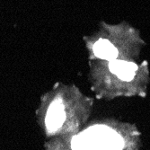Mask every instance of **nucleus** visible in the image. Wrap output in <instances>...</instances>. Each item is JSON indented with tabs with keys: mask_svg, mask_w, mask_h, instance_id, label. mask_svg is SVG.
Masks as SVG:
<instances>
[{
	"mask_svg": "<svg viewBox=\"0 0 150 150\" xmlns=\"http://www.w3.org/2000/svg\"><path fill=\"white\" fill-rule=\"evenodd\" d=\"M65 112L61 102L55 101L50 106L46 116V126L50 131L58 129L64 122Z\"/></svg>",
	"mask_w": 150,
	"mask_h": 150,
	"instance_id": "nucleus-3",
	"label": "nucleus"
},
{
	"mask_svg": "<svg viewBox=\"0 0 150 150\" xmlns=\"http://www.w3.org/2000/svg\"><path fill=\"white\" fill-rule=\"evenodd\" d=\"M109 69L112 74H115L120 79L123 81H130L135 76L138 66L132 62L113 59L110 61Z\"/></svg>",
	"mask_w": 150,
	"mask_h": 150,
	"instance_id": "nucleus-2",
	"label": "nucleus"
},
{
	"mask_svg": "<svg viewBox=\"0 0 150 150\" xmlns=\"http://www.w3.org/2000/svg\"><path fill=\"white\" fill-rule=\"evenodd\" d=\"M71 147L72 150H93L91 140L84 133H81L73 138L71 141Z\"/></svg>",
	"mask_w": 150,
	"mask_h": 150,
	"instance_id": "nucleus-5",
	"label": "nucleus"
},
{
	"mask_svg": "<svg viewBox=\"0 0 150 150\" xmlns=\"http://www.w3.org/2000/svg\"><path fill=\"white\" fill-rule=\"evenodd\" d=\"M93 52L95 56L100 59L112 61L116 59L118 56V50L108 40L101 39L93 45Z\"/></svg>",
	"mask_w": 150,
	"mask_h": 150,
	"instance_id": "nucleus-4",
	"label": "nucleus"
},
{
	"mask_svg": "<svg viewBox=\"0 0 150 150\" xmlns=\"http://www.w3.org/2000/svg\"><path fill=\"white\" fill-rule=\"evenodd\" d=\"M83 133L91 140L93 150H121L123 146L120 136L106 126H93Z\"/></svg>",
	"mask_w": 150,
	"mask_h": 150,
	"instance_id": "nucleus-1",
	"label": "nucleus"
}]
</instances>
